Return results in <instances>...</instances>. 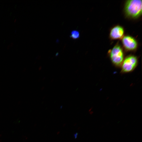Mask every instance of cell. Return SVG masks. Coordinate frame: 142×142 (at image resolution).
Returning <instances> with one entry per match:
<instances>
[{"mask_svg":"<svg viewBox=\"0 0 142 142\" xmlns=\"http://www.w3.org/2000/svg\"><path fill=\"white\" fill-rule=\"evenodd\" d=\"M53 79H52L51 80V82H52V81H53Z\"/></svg>","mask_w":142,"mask_h":142,"instance_id":"9c48e42d","label":"cell"},{"mask_svg":"<svg viewBox=\"0 0 142 142\" xmlns=\"http://www.w3.org/2000/svg\"><path fill=\"white\" fill-rule=\"evenodd\" d=\"M71 38L74 39H76L79 38L80 34L79 32L77 30L72 31L71 33Z\"/></svg>","mask_w":142,"mask_h":142,"instance_id":"8992f818","label":"cell"},{"mask_svg":"<svg viewBox=\"0 0 142 142\" xmlns=\"http://www.w3.org/2000/svg\"><path fill=\"white\" fill-rule=\"evenodd\" d=\"M122 43L124 48L127 51L135 50L138 47L136 40L134 37L129 35L123 36Z\"/></svg>","mask_w":142,"mask_h":142,"instance_id":"277c9868","label":"cell"},{"mask_svg":"<svg viewBox=\"0 0 142 142\" xmlns=\"http://www.w3.org/2000/svg\"><path fill=\"white\" fill-rule=\"evenodd\" d=\"M124 32V29L122 26L116 25L111 29L109 36L113 40L120 39L123 37Z\"/></svg>","mask_w":142,"mask_h":142,"instance_id":"5b68a950","label":"cell"},{"mask_svg":"<svg viewBox=\"0 0 142 142\" xmlns=\"http://www.w3.org/2000/svg\"><path fill=\"white\" fill-rule=\"evenodd\" d=\"M122 70L124 72H129L133 71L136 67L138 64L137 57L131 55L127 57L122 63Z\"/></svg>","mask_w":142,"mask_h":142,"instance_id":"3957f363","label":"cell"},{"mask_svg":"<svg viewBox=\"0 0 142 142\" xmlns=\"http://www.w3.org/2000/svg\"><path fill=\"white\" fill-rule=\"evenodd\" d=\"M77 135H78L77 133H76L74 135V136L75 138H77Z\"/></svg>","mask_w":142,"mask_h":142,"instance_id":"52a82bcc","label":"cell"},{"mask_svg":"<svg viewBox=\"0 0 142 142\" xmlns=\"http://www.w3.org/2000/svg\"><path fill=\"white\" fill-rule=\"evenodd\" d=\"M44 89V87H43L42 88V90H43Z\"/></svg>","mask_w":142,"mask_h":142,"instance_id":"ba28073f","label":"cell"},{"mask_svg":"<svg viewBox=\"0 0 142 142\" xmlns=\"http://www.w3.org/2000/svg\"><path fill=\"white\" fill-rule=\"evenodd\" d=\"M111 61L115 65L119 66L124 60V54L123 49L120 45L116 44L109 52Z\"/></svg>","mask_w":142,"mask_h":142,"instance_id":"7a4b0ae2","label":"cell"},{"mask_svg":"<svg viewBox=\"0 0 142 142\" xmlns=\"http://www.w3.org/2000/svg\"><path fill=\"white\" fill-rule=\"evenodd\" d=\"M142 0H129L125 2L124 11L128 17L134 18H138L142 13Z\"/></svg>","mask_w":142,"mask_h":142,"instance_id":"6da1fadb","label":"cell"}]
</instances>
